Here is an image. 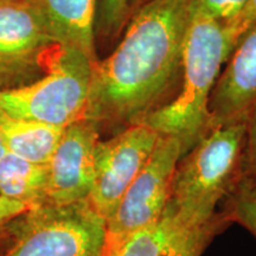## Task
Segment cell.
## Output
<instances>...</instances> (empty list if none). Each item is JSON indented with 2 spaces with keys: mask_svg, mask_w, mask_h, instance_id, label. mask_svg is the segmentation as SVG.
Returning <instances> with one entry per match:
<instances>
[{
  "mask_svg": "<svg viewBox=\"0 0 256 256\" xmlns=\"http://www.w3.org/2000/svg\"><path fill=\"white\" fill-rule=\"evenodd\" d=\"M192 19L186 0H151L134 12L113 52L92 63L83 119L113 136L168 104Z\"/></svg>",
  "mask_w": 256,
  "mask_h": 256,
  "instance_id": "1",
  "label": "cell"
},
{
  "mask_svg": "<svg viewBox=\"0 0 256 256\" xmlns=\"http://www.w3.org/2000/svg\"><path fill=\"white\" fill-rule=\"evenodd\" d=\"M246 140V120L214 126L180 156L168 208L192 228L232 224L217 211L238 188Z\"/></svg>",
  "mask_w": 256,
  "mask_h": 256,
  "instance_id": "2",
  "label": "cell"
},
{
  "mask_svg": "<svg viewBox=\"0 0 256 256\" xmlns=\"http://www.w3.org/2000/svg\"><path fill=\"white\" fill-rule=\"evenodd\" d=\"M232 51L224 26L194 14L184 44L179 92L142 121L159 136L177 138L182 156L211 130L210 96Z\"/></svg>",
  "mask_w": 256,
  "mask_h": 256,
  "instance_id": "3",
  "label": "cell"
},
{
  "mask_svg": "<svg viewBox=\"0 0 256 256\" xmlns=\"http://www.w3.org/2000/svg\"><path fill=\"white\" fill-rule=\"evenodd\" d=\"M106 220L88 200L44 202L28 206L6 226L0 256H104Z\"/></svg>",
  "mask_w": 256,
  "mask_h": 256,
  "instance_id": "4",
  "label": "cell"
},
{
  "mask_svg": "<svg viewBox=\"0 0 256 256\" xmlns=\"http://www.w3.org/2000/svg\"><path fill=\"white\" fill-rule=\"evenodd\" d=\"M92 63L78 50L57 46L37 81L0 89V107L16 118L66 128L84 118Z\"/></svg>",
  "mask_w": 256,
  "mask_h": 256,
  "instance_id": "5",
  "label": "cell"
},
{
  "mask_svg": "<svg viewBox=\"0 0 256 256\" xmlns=\"http://www.w3.org/2000/svg\"><path fill=\"white\" fill-rule=\"evenodd\" d=\"M182 144L177 138L160 136L151 156L124 192L107 222V241H119L156 223L164 215Z\"/></svg>",
  "mask_w": 256,
  "mask_h": 256,
  "instance_id": "6",
  "label": "cell"
},
{
  "mask_svg": "<svg viewBox=\"0 0 256 256\" xmlns=\"http://www.w3.org/2000/svg\"><path fill=\"white\" fill-rule=\"evenodd\" d=\"M56 48L32 0H0V89L37 81Z\"/></svg>",
  "mask_w": 256,
  "mask_h": 256,
  "instance_id": "7",
  "label": "cell"
},
{
  "mask_svg": "<svg viewBox=\"0 0 256 256\" xmlns=\"http://www.w3.org/2000/svg\"><path fill=\"white\" fill-rule=\"evenodd\" d=\"M159 136L146 124H136L108 139L98 140L94 183L88 202L106 222L151 156Z\"/></svg>",
  "mask_w": 256,
  "mask_h": 256,
  "instance_id": "8",
  "label": "cell"
},
{
  "mask_svg": "<svg viewBox=\"0 0 256 256\" xmlns=\"http://www.w3.org/2000/svg\"><path fill=\"white\" fill-rule=\"evenodd\" d=\"M101 134L92 121L82 119L64 128L46 164V200L70 204L87 200L95 174V150Z\"/></svg>",
  "mask_w": 256,
  "mask_h": 256,
  "instance_id": "9",
  "label": "cell"
},
{
  "mask_svg": "<svg viewBox=\"0 0 256 256\" xmlns=\"http://www.w3.org/2000/svg\"><path fill=\"white\" fill-rule=\"evenodd\" d=\"M256 106V24L240 38L210 96L211 128L247 119Z\"/></svg>",
  "mask_w": 256,
  "mask_h": 256,
  "instance_id": "10",
  "label": "cell"
},
{
  "mask_svg": "<svg viewBox=\"0 0 256 256\" xmlns=\"http://www.w3.org/2000/svg\"><path fill=\"white\" fill-rule=\"evenodd\" d=\"M226 226L192 228L166 206L156 223L119 241L106 243L104 256H202L204 249Z\"/></svg>",
  "mask_w": 256,
  "mask_h": 256,
  "instance_id": "11",
  "label": "cell"
},
{
  "mask_svg": "<svg viewBox=\"0 0 256 256\" xmlns=\"http://www.w3.org/2000/svg\"><path fill=\"white\" fill-rule=\"evenodd\" d=\"M98 0H32L57 46L98 60L95 19Z\"/></svg>",
  "mask_w": 256,
  "mask_h": 256,
  "instance_id": "12",
  "label": "cell"
},
{
  "mask_svg": "<svg viewBox=\"0 0 256 256\" xmlns=\"http://www.w3.org/2000/svg\"><path fill=\"white\" fill-rule=\"evenodd\" d=\"M64 128L16 118L0 107V139L6 151L36 164L46 165Z\"/></svg>",
  "mask_w": 256,
  "mask_h": 256,
  "instance_id": "13",
  "label": "cell"
},
{
  "mask_svg": "<svg viewBox=\"0 0 256 256\" xmlns=\"http://www.w3.org/2000/svg\"><path fill=\"white\" fill-rule=\"evenodd\" d=\"M46 165L6 152L0 159V197L31 206L46 200Z\"/></svg>",
  "mask_w": 256,
  "mask_h": 256,
  "instance_id": "14",
  "label": "cell"
},
{
  "mask_svg": "<svg viewBox=\"0 0 256 256\" xmlns=\"http://www.w3.org/2000/svg\"><path fill=\"white\" fill-rule=\"evenodd\" d=\"M130 20L128 0H98L95 19V40L112 43L121 37Z\"/></svg>",
  "mask_w": 256,
  "mask_h": 256,
  "instance_id": "15",
  "label": "cell"
},
{
  "mask_svg": "<svg viewBox=\"0 0 256 256\" xmlns=\"http://www.w3.org/2000/svg\"><path fill=\"white\" fill-rule=\"evenodd\" d=\"M222 212L230 223H238L256 238V194L236 188L224 202Z\"/></svg>",
  "mask_w": 256,
  "mask_h": 256,
  "instance_id": "16",
  "label": "cell"
},
{
  "mask_svg": "<svg viewBox=\"0 0 256 256\" xmlns=\"http://www.w3.org/2000/svg\"><path fill=\"white\" fill-rule=\"evenodd\" d=\"M236 188L256 194V106L249 112L246 119V140L241 174Z\"/></svg>",
  "mask_w": 256,
  "mask_h": 256,
  "instance_id": "17",
  "label": "cell"
},
{
  "mask_svg": "<svg viewBox=\"0 0 256 256\" xmlns=\"http://www.w3.org/2000/svg\"><path fill=\"white\" fill-rule=\"evenodd\" d=\"M194 14L208 17L228 28L241 14L249 0H186Z\"/></svg>",
  "mask_w": 256,
  "mask_h": 256,
  "instance_id": "18",
  "label": "cell"
},
{
  "mask_svg": "<svg viewBox=\"0 0 256 256\" xmlns=\"http://www.w3.org/2000/svg\"><path fill=\"white\" fill-rule=\"evenodd\" d=\"M256 24V0H249L248 4L243 8L241 14L236 20L226 30V36L230 42V46L234 49L243 34Z\"/></svg>",
  "mask_w": 256,
  "mask_h": 256,
  "instance_id": "19",
  "label": "cell"
},
{
  "mask_svg": "<svg viewBox=\"0 0 256 256\" xmlns=\"http://www.w3.org/2000/svg\"><path fill=\"white\" fill-rule=\"evenodd\" d=\"M28 208V206L23 203L8 200L0 197V242L4 238L6 226H8L10 220L14 218V216H17L18 214L26 210Z\"/></svg>",
  "mask_w": 256,
  "mask_h": 256,
  "instance_id": "20",
  "label": "cell"
},
{
  "mask_svg": "<svg viewBox=\"0 0 256 256\" xmlns=\"http://www.w3.org/2000/svg\"><path fill=\"white\" fill-rule=\"evenodd\" d=\"M151 0H128V10H130V18L132 17L134 12L138 11L142 6L147 4Z\"/></svg>",
  "mask_w": 256,
  "mask_h": 256,
  "instance_id": "21",
  "label": "cell"
},
{
  "mask_svg": "<svg viewBox=\"0 0 256 256\" xmlns=\"http://www.w3.org/2000/svg\"><path fill=\"white\" fill-rule=\"evenodd\" d=\"M6 152H8V151H6V148H5L4 144H2V139H0V159H2V156H5V153H6Z\"/></svg>",
  "mask_w": 256,
  "mask_h": 256,
  "instance_id": "22",
  "label": "cell"
}]
</instances>
